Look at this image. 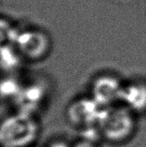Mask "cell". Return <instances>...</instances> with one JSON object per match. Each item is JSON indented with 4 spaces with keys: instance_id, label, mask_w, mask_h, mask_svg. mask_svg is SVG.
<instances>
[{
    "instance_id": "1",
    "label": "cell",
    "mask_w": 146,
    "mask_h": 147,
    "mask_svg": "<svg viewBox=\"0 0 146 147\" xmlns=\"http://www.w3.org/2000/svg\"><path fill=\"white\" fill-rule=\"evenodd\" d=\"M38 124L31 114L19 112L0 123V145L3 147H26L37 137Z\"/></svg>"
},
{
    "instance_id": "2",
    "label": "cell",
    "mask_w": 146,
    "mask_h": 147,
    "mask_svg": "<svg viewBox=\"0 0 146 147\" xmlns=\"http://www.w3.org/2000/svg\"><path fill=\"white\" fill-rule=\"evenodd\" d=\"M126 106H111L103 108L97 127L102 137L112 142H122L134 132L135 120Z\"/></svg>"
},
{
    "instance_id": "3",
    "label": "cell",
    "mask_w": 146,
    "mask_h": 147,
    "mask_svg": "<svg viewBox=\"0 0 146 147\" xmlns=\"http://www.w3.org/2000/svg\"><path fill=\"white\" fill-rule=\"evenodd\" d=\"M102 109L92 97L81 98L69 106L67 117L73 125L86 128L97 126Z\"/></svg>"
},
{
    "instance_id": "4",
    "label": "cell",
    "mask_w": 146,
    "mask_h": 147,
    "mask_svg": "<svg viewBox=\"0 0 146 147\" xmlns=\"http://www.w3.org/2000/svg\"><path fill=\"white\" fill-rule=\"evenodd\" d=\"M15 45L20 53L30 59L43 57L49 49V39L39 30H26L17 34Z\"/></svg>"
},
{
    "instance_id": "5",
    "label": "cell",
    "mask_w": 146,
    "mask_h": 147,
    "mask_svg": "<svg viewBox=\"0 0 146 147\" xmlns=\"http://www.w3.org/2000/svg\"><path fill=\"white\" fill-rule=\"evenodd\" d=\"M124 86L112 76H102L95 80L92 86V98L102 107L114 106L121 101Z\"/></svg>"
},
{
    "instance_id": "6",
    "label": "cell",
    "mask_w": 146,
    "mask_h": 147,
    "mask_svg": "<svg viewBox=\"0 0 146 147\" xmlns=\"http://www.w3.org/2000/svg\"><path fill=\"white\" fill-rule=\"evenodd\" d=\"M121 101L132 112L146 110V84L137 82L124 87Z\"/></svg>"
},
{
    "instance_id": "7",
    "label": "cell",
    "mask_w": 146,
    "mask_h": 147,
    "mask_svg": "<svg viewBox=\"0 0 146 147\" xmlns=\"http://www.w3.org/2000/svg\"><path fill=\"white\" fill-rule=\"evenodd\" d=\"M43 96V90L39 85H29L22 87L18 96L15 99L20 107V112L32 114L33 110L38 106Z\"/></svg>"
},
{
    "instance_id": "8",
    "label": "cell",
    "mask_w": 146,
    "mask_h": 147,
    "mask_svg": "<svg viewBox=\"0 0 146 147\" xmlns=\"http://www.w3.org/2000/svg\"><path fill=\"white\" fill-rule=\"evenodd\" d=\"M14 44H8L0 48V67L4 70H13L20 64V52Z\"/></svg>"
},
{
    "instance_id": "9",
    "label": "cell",
    "mask_w": 146,
    "mask_h": 147,
    "mask_svg": "<svg viewBox=\"0 0 146 147\" xmlns=\"http://www.w3.org/2000/svg\"><path fill=\"white\" fill-rule=\"evenodd\" d=\"M22 90V87L19 82L14 78H7L0 81V96L3 98L15 99Z\"/></svg>"
},
{
    "instance_id": "10",
    "label": "cell",
    "mask_w": 146,
    "mask_h": 147,
    "mask_svg": "<svg viewBox=\"0 0 146 147\" xmlns=\"http://www.w3.org/2000/svg\"><path fill=\"white\" fill-rule=\"evenodd\" d=\"M17 34L8 21L0 18V48L8 44H14Z\"/></svg>"
},
{
    "instance_id": "11",
    "label": "cell",
    "mask_w": 146,
    "mask_h": 147,
    "mask_svg": "<svg viewBox=\"0 0 146 147\" xmlns=\"http://www.w3.org/2000/svg\"><path fill=\"white\" fill-rule=\"evenodd\" d=\"M73 147H97L96 146L95 143L90 142V141H87V140H82L80 142H78L77 144H76Z\"/></svg>"
},
{
    "instance_id": "12",
    "label": "cell",
    "mask_w": 146,
    "mask_h": 147,
    "mask_svg": "<svg viewBox=\"0 0 146 147\" xmlns=\"http://www.w3.org/2000/svg\"><path fill=\"white\" fill-rule=\"evenodd\" d=\"M49 147H70L67 144H65V143H64V142H54V143H52L51 146Z\"/></svg>"
}]
</instances>
